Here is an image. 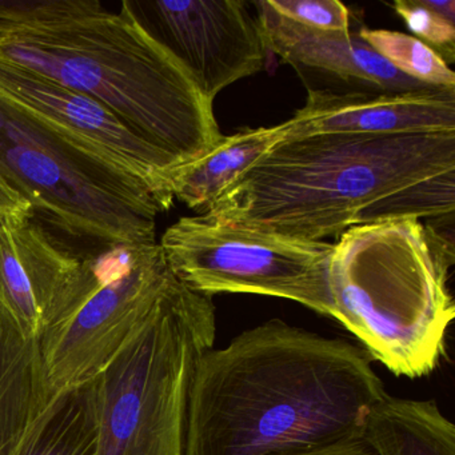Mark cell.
<instances>
[{
  "instance_id": "obj_1",
  "label": "cell",
  "mask_w": 455,
  "mask_h": 455,
  "mask_svg": "<svg viewBox=\"0 0 455 455\" xmlns=\"http://www.w3.org/2000/svg\"><path fill=\"white\" fill-rule=\"evenodd\" d=\"M385 395L363 348L271 319L196 362L186 455H286L362 441Z\"/></svg>"
},
{
  "instance_id": "obj_15",
  "label": "cell",
  "mask_w": 455,
  "mask_h": 455,
  "mask_svg": "<svg viewBox=\"0 0 455 455\" xmlns=\"http://www.w3.org/2000/svg\"><path fill=\"white\" fill-rule=\"evenodd\" d=\"M290 129L291 122L287 121L276 126L246 129L223 137L209 154L172 172L170 196L202 214L255 162L286 140Z\"/></svg>"
},
{
  "instance_id": "obj_23",
  "label": "cell",
  "mask_w": 455,
  "mask_h": 455,
  "mask_svg": "<svg viewBox=\"0 0 455 455\" xmlns=\"http://www.w3.org/2000/svg\"><path fill=\"white\" fill-rule=\"evenodd\" d=\"M31 212L30 204L0 178V212Z\"/></svg>"
},
{
  "instance_id": "obj_8",
  "label": "cell",
  "mask_w": 455,
  "mask_h": 455,
  "mask_svg": "<svg viewBox=\"0 0 455 455\" xmlns=\"http://www.w3.org/2000/svg\"><path fill=\"white\" fill-rule=\"evenodd\" d=\"M159 244L172 273L199 294L267 295L332 318L329 268L334 244L250 230L204 215L180 218Z\"/></svg>"
},
{
  "instance_id": "obj_11",
  "label": "cell",
  "mask_w": 455,
  "mask_h": 455,
  "mask_svg": "<svg viewBox=\"0 0 455 455\" xmlns=\"http://www.w3.org/2000/svg\"><path fill=\"white\" fill-rule=\"evenodd\" d=\"M251 4L268 52L291 66L307 92L380 94L433 89L399 73L358 33L313 30L284 20L266 0Z\"/></svg>"
},
{
  "instance_id": "obj_7",
  "label": "cell",
  "mask_w": 455,
  "mask_h": 455,
  "mask_svg": "<svg viewBox=\"0 0 455 455\" xmlns=\"http://www.w3.org/2000/svg\"><path fill=\"white\" fill-rule=\"evenodd\" d=\"M174 281L156 241L106 244L79 254L36 339L52 393L100 375Z\"/></svg>"
},
{
  "instance_id": "obj_10",
  "label": "cell",
  "mask_w": 455,
  "mask_h": 455,
  "mask_svg": "<svg viewBox=\"0 0 455 455\" xmlns=\"http://www.w3.org/2000/svg\"><path fill=\"white\" fill-rule=\"evenodd\" d=\"M150 33L198 84L206 98L265 70L268 52L257 15L241 0L150 2Z\"/></svg>"
},
{
  "instance_id": "obj_6",
  "label": "cell",
  "mask_w": 455,
  "mask_h": 455,
  "mask_svg": "<svg viewBox=\"0 0 455 455\" xmlns=\"http://www.w3.org/2000/svg\"><path fill=\"white\" fill-rule=\"evenodd\" d=\"M0 178L52 234L97 249L156 241L164 212L140 180L95 158L0 92Z\"/></svg>"
},
{
  "instance_id": "obj_14",
  "label": "cell",
  "mask_w": 455,
  "mask_h": 455,
  "mask_svg": "<svg viewBox=\"0 0 455 455\" xmlns=\"http://www.w3.org/2000/svg\"><path fill=\"white\" fill-rule=\"evenodd\" d=\"M54 394L36 338L0 305V455H18Z\"/></svg>"
},
{
  "instance_id": "obj_24",
  "label": "cell",
  "mask_w": 455,
  "mask_h": 455,
  "mask_svg": "<svg viewBox=\"0 0 455 455\" xmlns=\"http://www.w3.org/2000/svg\"><path fill=\"white\" fill-rule=\"evenodd\" d=\"M420 4L449 22L455 23L454 0H419Z\"/></svg>"
},
{
  "instance_id": "obj_2",
  "label": "cell",
  "mask_w": 455,
  "mask_h": 455,
  "mask_svg": "<svg viewBox=\"0 0 455 455\" xmlns=\"http://www.w3.org/2000/svg\"><path fill=\"white\" fill-rule=\"evenodd\" d=\"M455 132L286 140L199 215L299 241L355 226L452 217Z\"/></svg>"
},
{
  "instance_id": "obj_5",
  "label": "cell",
  "mask_w": 455,
  "mask_h": 455,
  "mask_svg": "<svg viewBox=\"0 0 455 455\" xmlns=\"http://www.w3.org/2000/svg\"><path fill=\"white\" fill-rule=\"evenodd\" d=\"M215 337L212 297L175 276L142 329L95 377L97 455H186L191 380Z\"/></svg>"
},
{
  "instance_id": "obj_20",
  "label": "cell",
  "mask_w": 455,
  "mask_h": 455,
  "mask_svg": "<svg viewBox=\"0 0 455 455\" xmlns=\"http://www.w3.org/2000/svg\"><path fill=\"white\" fill-rule=\"evenodd\" d=\"M268 7L290 22L332 33L350 31V12L338 0H266Z\"/></svg>"
},
{
  "instance_id": "obj_3",
  "label": "cell",
  "mask_w": 455,
  "mask_h": 455,
  "mask_svg": "<svg viewBox=\"0 0 455 455\" xmlns=\"http://www.w3.org/2000/svg\"><path fill=\"white\" fill-rule=\"evenodd\" d=\"M0 60L97 100L182 166L225 137L214 102L129 2L113 12L98 0H60L0 28Z\"/></svg>"
},
{
  "instance_id": "obj_9",
  "label": "cell",
  "mask_w": 455,
  "mask_h": 455,
  "mask_svg": "<svg viewBox=\"0 0 455 455\" xmlns=\"http://www.w3.org/2000/svg\"><path fill=\"white\" fill-rule=\"evenodd\" d=\"M0 92L79 148L150 188L164 212L172 206V172L182 167L87 95L0 60Z\"/></svg>"
},
{
  "instance_id": "obj_4",
  "label": "cell",
  "mask_w": 455,
  "mask_h": 455,
  "mask_svg": "<svg viewBox=\"0 0 455 455\" xmlns=\"http://www.w3.org/2000/svg\"><path fill=\"white\" fill-rule=\"evenodd\" d=\"M454 262L451 239L420 220L348 228L330 260L332 319L393 374L425 377L438 366L454 319L447 286Z\"/></svg>"
},
{
  "instance_id": "obj_18",
  "label": "cell",
  "mask_w": 455,
  "mask_h": 455,
  "mask_svg": "<svg viewBox=\"0 0 455 455\" xmlns=\"http://www.w3.org/2000/svg\"><path fill=\"white\" fill-rule=\"evenodd\" d=\"M359 36L399 73L433 89L455 90V74L435 52L398 31L361 28Z\"/></svg>"
},
{
  "instance_id": "obj_19",
  "label": "cell",
  "mask_w": 455,
  "mask_h": 455,
  "mask_svg": "<svg viewBox=\"0 0 455 455\" xmlns=\"http://www.w3.org/2000/svg\"><path fill=\"white\" fill-rule=\"evenodd\" d=\"M393 7L415 38L435 52L447 66L454 63V23L426 9L419 0H396Z\"/></svg>"
},
{
  "instance_id": "obj_22",
  "label": "cell",
  "mask_w": 455,
  "mask_h": 455,
  "mask_svg": "<svg viewBox=\"0 0 455 455\" xmlns=\"http://www.w3.org/2000/svg\"><path fill=\"white\" fill-rule=\"evenodd\" d=\"M286 455H375L363 441L343 442L310 451L292 452Z\"/></svg>"
},
{
  "instance_id": "obj_12",
  "label": "cell",
  "mask_w": 455,
  "mask_h": 455,
  "mask_svg": "<svg viewBox=\"0 0 455 455\" xmlns=\"http://www.w3.org/2000/svg\"><path fill=\"white\" fill-rule=\"evenodd\" d=\"M286 140L322 134L403 135L455 132V90L380 94L307 92Z\"/></svg>"
},
{
  "instance_id": "obj_17",
  "label": "cell",
  "mask_w": 455,
  "mask_h": 455,
  "mask_svg": "<svg viewBox=\"0 0 455 455\" xmlns=\"http://www.w3.org/2000/svg\"><path fill=\"white\" fill-rule=\"evenodd\" d=\"M98 433L94 378L52 398L18 455H97Z\"/></svg>"
},
{
  "instance_id": "obj_13",
  "label": "cell",
  "mask_w": 455,
  "mask_h": 455,
  "mask_svg": "<svg viewBox=\"0 0 455 455\" xmlns=\"http://www.w3.org/2000/svg\"><path fill=\"white\" fill-rule=\"evenodd\" d=\"M78 258L31 212H0V305L31 338L38 339Z\"/></svg>"
},
{
  "instance_id": "obj_16",
  "label": "cell",
  "mask_w": 455,
  "mask_h": 455,
  "mask_svg": "<svg viewBox=\"0 0 455 455\" xmlns=\"http://www.w3.org/2000/svg\"><path fill=\"white\" fill-rule=\"evenodd\" d=\"M362 441L375 455H455V426L435 402L386 394L372 409Z\"/></svg>"
},
{
  "instance_id": "obj_21",
  "label": "cell",
  "mask_w": 455,
  "mask_h": 455,
  "mask_svg": "<svg viewBox=\"0 0 455 455\" xmlns=\"http://www.w3.org/2000/svg\"><path fill=\"white\" fill-rule=\"evenodd\" d=\"M46 0H0V28L38 17Z\"/></svg>"
}]
</instances>
